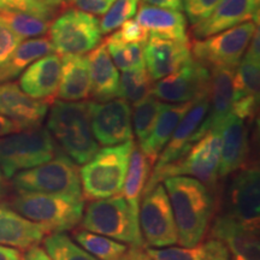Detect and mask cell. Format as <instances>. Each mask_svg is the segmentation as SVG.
Wrapping results in <instances>:
<instances>
[{"instance_id":"obj_20","label":"cell","mask_w":260,"mask_h":260,"mask_svg":"<svg viewBox=\"0 0 260 260\" xmlns=\"http://www.w3.org/2000/svg\"><path fill=\"white\" fill-rule=\"evenodd\" d=\"M207 110H209L207 94L194 100L190 109L182 117L180 123L172 133L170 140L162 148L160 154L158 155L157 161L154 164V170L165 167L169 162L174 161L175 159L180 158L181 155L186 153L188 148L193 145L195 134L203 123Z\"/></svg>"},{"instance_id":"obj_27","label":"cell","mask_w":260,"mask_h":260,"mask_svg":"<svg viewBox=\"0 0 260 260\" xmlns=\"http://www.w3.org/2000/svg\"><path fill=\"white\" fill-rule=\"evenodd\" d=\"M193 102L182 104L162 103L161 110L159 112L153 129L151 130L147 138L139 144V148L147 157L152 167L155 164L158 155L160 154L162 148L165 147V145L170 140L172 133H174L175 128L180 123L182 117L186 115L188 110L190 109Z\"/></svg>"},{"instance_id":"obj_33","label":"cell","mask_w":260,"mask_h":260,"mask_svg":"<svg viewBox=\"0 0 260 260\" xmlns=\"http://www.w3.org/2000/svg\"><path fill=\"white\" fill-rule=\"evenodd\" d=\"M162 103L153 94H149L139 103L134 104L132 111L133 133L136 135L139 144L147 138L157 122Z\"/></svg>"},{"instance_id":"obj_43","label":"cell","mask_w":260,"mask_h":260,"mask_svg":"<svg viewBox=\"0 0 260 260\" xmlns=\"http://www.w3.org/2000/svg\"><path fill=\"white\" fill-rule=\"evenodd\" d=\"M142 3L148 5L158 6V8L176 10V11H182L183 10L182 0H142Z\"/></svg>"},{"instance_id":"obj_44","label":"cell","mask_w":260,"mask_h":260,"mask_svg":"<svg viewBox=\"0 0 260 260\" xmlns=\"http://www.w3.org/2000/svg\"><path fill=\"white\" fill-rule=\"evenodd\" d=\"M19 130L22 129L17 123L11 121V119L6 118L5 116L0 115V138H2V136L12 134V133H17Z\"/></svg>"},{"instance_id":"obj_37","label":"cell","mask_w":260,"mask_h":260,"mask_svg":"<svg viewBox=\"0 0 260 260\" xmlns=\"http://www.w3.org/2000/svg\"><path fill=\"white\" fill-rule=\"evenodd\" d=\"M140 0H115L100 22L103 34H111L126 19L136 14Z\"/></svg>"},{"instance_id":"obj_36","label":"cell","mask_w":260,"mask_h":260,"mask_svg":"<svg viewBox=\"0 0 260 260\" xmlns=\"http://www.w3.org/2000/svg\"><path fill=\"white\" fill-rule=\"evenodd\" d=\"M153 83L154 81L149 76L146 67L135 70L123 71L121 79H119L121 98L134 105L149 94H152Z\"/></svg>"},{"instance_id":"obj_29","label":"cell","mask_w":260,"mask_h":260,"mask_svg":"<svg viewBox=\"0 0 260 260\" xmlns=\"http://www.w3.org/2000/svg\"><path fill=\"white\" fill-rule=\"evenodd\" d=\"M145 249L152 260H232L225 245L213 237L191 247H147Z\"/></svg>"},{"instance_id":"obj_48","label":"cell","mask_w":260,"mask_h":260,"mask_svg":"<svg viewBox=\"0 0 260 260\" xmlns=\"http://www.w3.org/2000/svg\"><path fill=\"white\" fill-rule=\"evenodd\" d=\"M21 260H24V258H23V256H22V259Z\"/></svg>"},{"instance_id":"obj_14","label":"cell","mask_w":260,"mask_h":260,"mask_svg":"<svg viewBox=\"0 0 260 260\" xmlns=\"http://www.w3.org/2000/svg\"><path fill=\"white\" fill-rule=\"evenodd\" d=\"M226 191V216L259 226L260 174L256 165L242 167L234 172Z\"/></svg>"},{"instance_id":"obj_26","label":"cell","mask_w":260,"mask_h":260,"mask_svg":"<svg viewBox=\"0 0 260 260\" xmlns=\"http://www.w3.org/2000/svg\"><path fill=\"white\" fill-rule=\"evenodd\" d=\"M61 75L57 98L64 102H82L90 96L88 58L84 54L61 56Z\"/></svg>"},{"instance_id":"obj_11","label":"cell","mask_w":260,"mask_h":260,"mask_svg":"<svg viewBox=\"0 0 260 260\" xmlns=\"http://www.w3.org/2000/svg\"><path fill=\"white\" fill-rule=\"evenodd\" d=\"M139 224L145 245L152 248L177 243V229L164 184L157 183L144 191L140 203Z\"/></svg>"},{"instance_id":"obj_3","label":"cell","mask_w":260,"mask_h":260,"mask_svg":"<svg viewBox=\"0 0 260 260\" xmlns=\"http://www.w3.org/2000/svg\"><path fill=\"white\" fill-rule=\"evenodd\" d=\"M134 146L133 139L123 144L99 148L84 162L80 169L83 199L100 200L122 193Z\"/></svg>"},{"instance_id":"obj_30","label":"cell","mask_w":260,"mask_h":260,"mask_svg":"<svg viewBox=\"0 0 260 260\" xmlns=\"http://www.w3.org/2000/svg\"><path fill=\"white\" fill-rule=\"evenodd\" d=\"M151 169L152 164L149 162L147 157L142 153L139 146L135 144L132 155H130L122 195L124 197L133 216L136 219H139L140 201H141L146 183H147L149 175H151Z\"/></svg>"},{"instance_id":"obj_1","label":"cell","mask_w":260,"mask_h":260,"mask_svg":"<svg viewBox=\"0 0 260 260\" xmlns=\"http://www.w3.org/2000/svg\"><path fill=\"white\" fill-rule=\"evenodd\" d=\"M177 229V243L191 247L204 240L214 211V199L203 182L189 176L162 181Z\"/></svg>"},{"instance_id":"obj_9","label":"cell","mask_w":260,"mask_h":260,"mask_svg":"<svg viewBox=\"0 0 260 260\" xmlns=\"http://www.w3.org/2000/svg\"><path fill=\"white\" fill-rule=\"evenodd\" d=\"M53 50L59 56L86 54L102 44L103 32L95 16L68 9L52 21L48 30Z\"/></svg>"},{"instance_id":"obj_10","label":"cell","mask_w":260,"mask_h":260,"mask_svg":"<svg viewBox=\"0 0 260 260\" xmlns=\"http://www.w3.org/2000/svg\"><path fill=\"white\" fill-rule=\"evenodd\" d=\"M256 29L258 24L249 21L211 37L194 39L190 44L191 57L209 69L236 68Z\"/></svg>"},{"instance_id":"obj_2","label":"cell","mask_w":260,"mask_h":260,"mask_svg":"<svg viewBox=\"0 0 260 260\" xmlns=\"http://www.w3.org/2000/svg\"><path fill=\"white\" fill-rule=\"evenodd\" d=\"M90 102L52 103L47 130L59 148L77 165H83L99 151L90 125Z\"/></svg>"},{"instance_id":"obj_32","label":"cell","mask_w":260,"mask_h":260,"mask_svg":"<svg viewBox=\"0 0 260 260\" xmlns=\"http://www.w3.org/2000/svg\"><path fill=\"white\" fill-rule=\"evenodd\" d=\"M0 17L21 39L44 37L50 30L52 21L27 11L0 10Z\"/></svg>"},{"instance_id":"obj_35","label":"cell","mask_w":260,"mask_h":260,"mask_svg":"<svg viewBox=\"0 0 260 260\" xmlns=\"http://www.w3.org/2000/svg\"><path fill=\"white\" fill-rule=\"evenodd\" d=\"M104 44L117 69L130 71L145 67L142 44H126L111 37L107 38Z\"/></svg>"},{"instance_id":"obj_17","label":"cell","mask_w":260,"mask_h":260,"mask_svg":"<svg viewBox=\"0 0 260 260\" xmlns=\"http://www.w3.org/2000/svg\"><path fill=\"white\" fill-rule=\"evenodd\" d=\"M210 235L225 245L232 260H260L259 226L220 214L214 219Z\"/></svg>"},{"instance_id":"obj_23","label":"cell","mask_w":260,"mask_h":260,"mask_svg":"<svg viewBox=\"0 0 260 260\" xmlns=\"http://www.w3.org/2000/svg\"><path fill=\"white\" fill-rule=\"evenodd\" d=\"M222 151L218 176L228 177L245 164L248 152V132L245 119L230 112L220 125Z\"/></svg>"},{"instance_id":"obj_47","label":"cell","mask_w":260,"mask_h":260,"mask_svg":"<svg viewBox=\"0 0 260 260\" xmlns=\"http://www.w3.org/2000/svg\"><path fill=\"white\" fill-rule=\"evenodd\" d=\"M9 188H10L9 180L4 176V174H3L2 170H0V199H3V198L8 195Z\"/></svg>"},{"instance_id":"obj_5","label":"cell","mask_w":260,"mask_h":260,"mask_svg":"<svg viewBox=\"0 0 260 260\" xmlns=\"http://www.w3.org/2000/svg\"><path fill=\"white\" fill-rule=\"evenodd\" d=\"M31 222L46 226L51 233L69 232L81 223L84 211L83 198L16 190L8 203Z\"/></svg>"},{"instance_id":"obj_13","label":"cell","mask_w":260,"mask_h":260,"mask_svg":"<svg viewBox=\"0 0 260 260\" xmlns=\"http://www.w3.org/2000/svg\"><path fill=\"white\" fill-rule=\"evenodd\" d=\"M90 125L99 146L107 147L133 140L132 107L123 98L90 102Z\"/></svg>"},{"instance_id":"obj_16","label":"cell","mask_w":260,"mask_h":260,"mask_svg":"<svg viewBox=\"0 0 260 260\" xmlns=\"http://www.w3.org/2000/svg\"><path fill=\"white\" fill-rule=\"evenodd\" d=\"M235 69L236 68L224 67L210 69V82L207 90L209 110L195 134L194 141H197L211 128L222 125L232 112L234 99H235V86H234Z\"/></svg>"},{"instance_id":"obj_28","label":"cell","mask_w":260,"mask_h":260,"mask_svg":"<svg viewBox=\"0 0 260 260\" xmlns=\"http://www.w3.org/2000/svg\"><path fill=\"white\" fill-rule=\"evenodd\" d=\"M53 52V46L48 37H39L21 42L6 60L0 64V83L16 79L31 63Z\"/></svg>"},{"instance_id":"obj_38","label":"cell","mask_w":260,"mask_h":260,"mask_svg":"<svg viewBox=\"0 0 260 260\" xmlns=\"http://www.w3.org/2000/svg\"><path fill=\"white\" fill-rule=\"evenodd\" d=\"M110 37L118 41L126 42V44L145 45L149 34L136 19L129 18L125 22H123L115 31H112Z\"/></svg>"},{"instance_id":"obj_40","label":"cell","mask_w":260,"mask_h":260,"mask_svg":"<svg viewBox=\"0 0 260 260\" xmlns=\"http://www.w3.org/2000/svg\"><path fill=\"white\" fill-rule=\"evenodd\" d=\"M21 42L22 39L0 17V64L6 60V58L15 51V48Z\"/></svg>"},{"instance_id":"obj_39","label":"cell","mask_w":260,"mask_h":260,"mask_svg":"<svg viewBox=\"0 0 260 260\" xmlns=\"http://www.w3.org/2000/svg\"><path fill=\"white\" fill-rule=\"evenodd\" d=\"M219 2L220 0H182V4L187 14L186 17L194 24L207 17Z\"/></svg>"},{"instance_id":"obj_22","label":"cell","mask_w":260,"mask_h":260,"mask_svg":"<svg viewBox=\"0 0 260 260\" xmlns=\"http://www.w3.org/2000/svg\"><path fill=\"white\" fill-rule=\"evenodd\" d=\"M48 234L51 232L46 226L31 222L0 201V245L24 251L38 246Z\"/></svg>"},{"instance_id":"obj_45","label":"cell","mask_w":260,"mask_h":260,"mask_svg":"<svg viewBox=\"0 0 260 260\" xmlns=\"http://www.w3.org/2000/svg\"><path fill=\"white\" fill-rule=\"evenodd\" d=\"M24 260H52L44 248L39 246H34L27 249V253L23 256Z\"/></svg>"},{"instance_id":"obj_12","label":"cell","mask_w":260,"mask_h":260,"mask_svg":"<svg viewBox=\"0 0 260 260\" xmlns=\"http://www.w3.org/2000/svg\"><path fill=\"white\" fill-rule=\"evenodd\" d=\"M210 69L193 57L180 69L153 83L152 94L169 104L193 102L206 95L209 90Z\"/></svg>"},{"instance_id":"obj_42","label":"cell","mask_w":260,"mask_h":260,"mask_svg":"<svg viewBox=\"0 0 260 260\" xmlns=\"http://www.w3.org/2000/svg\"><path fill=\"white\" fill-rule=\"evenodd\" d=\"M118 260H152V258L148 255V253L146 252L144 246H132L130 248L126 249L124 254H123Z\"/></svg>"},{"instance_id":"obj_7","label":"cell","mask_w":260,"mask_h":260,"mask_svg":"<svg viewBox=\"0 0 260 260\" xmlns=\"http://www.w3.org/2000/svg\"><path fill=\"white\" fill-rule=\"evenodd\" d=\"M81 225L88 232L128 243L145 247L139 219L133 216L123 195L93 200L83 211Z\"/></svg>"},{"instance_id":"obj_46","label":"cell","mask_w":260,"mask_h":260,"mask_svg":"<svg viewBox=\"0 0 260 260\" xmlns=\"http://www.w3.org/2000/svg\"><path fill=\"white\" fill-rule=\"evenodd\" d=\"M22 255L19 249L0 245V260H21Z\"/></svg>"},{"instance_id":"obj_19","label":"cell","mask_w":260,"mask_h":260,"mask_svg":"<svg viewBox=\"0 0 260 260\" xmlns=\"http://www.w3.org/2000/svg\"><path fill=\"white\" fill-rule=\"evenodd\" d=\"M51 102L38 100L25 94L15 82L0 83V115L29 129L40 126L46 117Z\"/></svg>"},{"instance_id":"obj_24","label":"cell","mask_w":260,"mask_h":260,"mask_svg":"<svg viewBox=\"0 0 260 260\" xmlns=\"http://www.w3.org/2000/svg\"><path fill=\"white\" fill-rule=\"evenodd\" d=\"M90 95L94 102L103 103L121 98L118 69L113 63L104 42L88 53Z\"/></svg>"},{"instance_id":"obj_41","label":"cell","mask_w":260,"mask_h":260,"mask_svg":"<svg viewBox=\"0 0 260 260\" xmlns=\"http://www.w3.org/2000/svg\"><path fill=\"white\" fill-rule=\"evenodd\" d=\"M115 0H64L67 9H76L94 16H103Z\"/></svg>"},{"instance_id":"obj_34","label":"cell","mask_w":260,"mask_h":260,"mask_svg":"<svg viewBox=\"0 0 260 260\" xmlns=\"http://www.w3.org/2000/svg\"><path fill=\"white\" fill-rule=\"evenodd\" d=\"M42 241L52 260H99L75 243L64 232L48 234Z\"/></svg>"},{"instance_id":"obj_15","label":"cell","mask_w":260,"mask_h":260,"mask_svg":"<svg viewBox=\"0 0 260 260\" xmlns=\"http://www.w3.org/2000/svg\"><path fill=\"white\" fill-rule=\"evenodd\" d=\"M260 0H220L213 11L191 24L194 39H204L245 22L259 23Z\"/></svg>"},{"instance_id":"obj_4","label":"cell","mask_w":260,"mask_h":260,"mask_svg":"<svg viewBox=\"0 0 260 260\" xmlns=\"http://www.w3.org/2000/svg\"><path fill=\"white\" fill-rule=\"evenodd\" d=\"M220 151V126L211 128L194 141L183 155L169 162L165 167L153 170L149 175L144 191L172 176H189L203 182L205 186L213 187L218 178Z\"/></svg>"},{"instance_id":"obj_18","label":"cell","mask_w":260,"mask_h":260,"mask_svg":"<svg viewBox=\"0 0 260 260\" xmlns=\"http://www.w3.org/2000/svg\"><path fill=\"white\" fill-rule=\"evenodd\" d=\"M190 58V41L149 35L144 45L145 67L153 81L175 73Z\"/></svg>"},{"instance_id":"obj_25","label":"cell","mask_w":260,"mask_h":260,"mask_svg":"<svg viewBox=\"0 0 260 260\" xmlns=\"http://www.w3.org/2000/svg\"><path fill=\"white\" fill-rule=\"evenodd\" d=\"M136 21L149 35L172 40L189 41L187 17L182 11L158 8L142 3L136 11Z\"/></svg>"},{"instance_id":"obj_21","label":"cell","mask_w":260,"mask_h":260,"mask_svg":"<svg viewBox=\"0 0 260 260\" xmlns=\"http://www.w3.org/2000/svg\"><path fill=\"white\" fill-rule=\"evenodd\" d=\"M61 75V58L50 53L39 58L22 73L19 87L25 94L38 100L51 102L57 95Z\"/></svg>"},{"instance_id":"obj_6","label":"cell","mask_w":260,"mask_h":260,"mask_svg":"<svg viewBox=\"0 0 260 260\" xmlns=\"http://www.w3.org/2000/svg\"><path fill=\"white\" fill-rule=\"evenodd\" d=\"M61 149L47 128L35 126L0 138V170L8 180L53 159Z\"/></svg>"},{"instance_id":"obj_31","label":"cell","mask_w":260,"mask_h":260,"mask_svg":"<svg viewBox=\"0 0 260 260\" xmlns=\"http://www.w3.org/2000/svg\"><path fill=\"white\" fill-rule=\"evenodd\" d=\"M73 236L77 245L99 260H118L128 249L124 243L88 232L83 228L75 230Z\"/></svg>"},{"instance_id":"obj_8","label":"cell","mask_w":260,"mask_h":260,"mask_svg":"<svg viewBox=\"0 0 260 260\" xmlns=\"http://www.w3.org/2000/svg\"><path fill=\"white\" fill-rule=\"evenodd\" d=\"M11 186L15 190L83 198L80 169L63 151L44 164L17 172Z\"/></svg>"}]
</instances>
